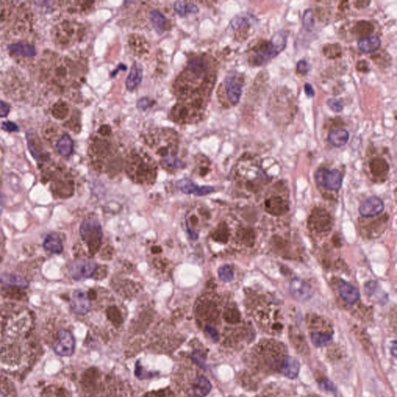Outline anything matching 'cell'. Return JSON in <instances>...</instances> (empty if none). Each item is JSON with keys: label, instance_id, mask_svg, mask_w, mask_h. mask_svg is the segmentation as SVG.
Returning a JSON list of instances; mask_svg holds the SVG:
<instances>
[{"label": "cell", "instance_id": "obj_7", "mask_svg": "<svg viewBox=\"0 0 397 397\" xmlns=\"http://www.w3.org/2000/svg\"><path fill=\"white\" fill-rule=\"evenodd\" d=\"M110 137V136H109ZM109 137L101 136L96 138L91 146L92 159L95 169L103 170L106 162L112 158L114 154L113 144L108 139Z\"/></svg>", "mask_w": 397, "mask_h": 397}, {"label": "cell", "instance_id": "obj_40", "mask_svg": "<svg viewBox=\"0 0 397 397\" xmlns=\"http://www.w3.org/2000/svg\"><path fill=\"white\" fill-rule=\"evenodd\" d=\"M219 277L223 282H229L232 281L234 278V273L231 268L228 264L222 266L218 271Z\"/></svg>", "mask_w": 397, "mask_h": 397}, {"label": "cell", "instance_id": "obj_24", "mask_svg": "<svg viewBox=\"0 0 397 397\" xmlns=\"http://www.w3.org/2000/svg\"><path fill=\"white\" fill-rule=\"evenodd\" d=\"M289 338L294 348L302 354H307L310 351L308 345L305 338L301 332L297 329L291 328L289 330Z\"/></svg>", "mask_w": 397, "mask_h": 397}, {"label": "cell", "instance_id": "obj_23", "mask_svg": "<svg viewBox=\"0 0 397 397\" xmlns=\"http://www.w3.org/2000/svg\"><path fill=\"white\" fill-rule=\"evenodd\" d=\"M370 167L373 176L379 179H384L389 173V164L383 158H373L370 162Z\"/></svg>", "mask_w": 397, "mask_h": 397}, {"label": "cell", "instance_id": "obj_41", "mask_svg": "<svg viewBox=\"0 0 397 397\" xmlns=\"http://www.w3.org/2000/svg\"><path fill=\"white\" fill-rule=\"evenodd\" d=\"M231 25L234 30H242L249 27V22L245 17H238L232 20Z\"/></svg>", "mask_w": 397, "mask_h": 397}, {"label": "cell", "instance_id": "obj_36", "mask_svg": "<svg viewBox=\"0 0 397 397\" xmlns=\"http://www.w3.org/2000/svg\"><path fill=\"white\" fill-rule=\"evenodd\" d=\"M238 239L247 246H252L254 243V233L251 228H242L237 234Z\"/></svg>", "mask_w": 397, "mask_h": 397}, {"label": "cell", "instance_id": "obj_47", "mask_svg": "<svg viewBox=\"0 0 397 397\" xmlns=\"http://www.w3.org/2000/svg\"><path fill=\"white\" fill-rule=\"evenodd\" d=\"M304 91H305L307 96L314 97V95H315V91H314V88H313V86H312L310 83L305 84V86H304Z\"/></svg>", "mask_w": 397, "mask_h": 397}, {"label": "cell", "instance_id": "obj_42", "mask_svg": "<svg viewBox=\"0 0 397 397\" xmlns=\"http://www.w3.org/2000/svg\"><path fill=\"white\" fill-rule=\"evenodd\" d=\"M327 104L329 108L335 113H339L343 110V105L342 103L336 98H330L327 101Z\"/></svg>", "mask_w": 397, "mask_h": 397}, {"label": "cell", "instance_id": "obj_30", "mask_svg": "<svg viewBox=\"0 0 397 397\" xmlns=\"http://www.w3.org/2000/svg\"><path fill=\"white\" fill-rule=\"evenodd\" d=\"M149 19L157 33L161 35L166 30L168 20L161 12L157 10H152L149 13Z\"/></svg>", "mask_w": 397, "mask_h": 397}, {"label": "cell", "instance_id": "obj_2", "mask_svg": "<svg viewBox=\"0 0 397 397\" xmlns=\"http://www.w3.org/2000/svg\"><path fill=\"white\" fill-rule=\"evenodd\" d=\"M287 356V349L283 344L275 340H261L251 349L250 366L256 373H281Z\"/></svg>", "mask_w": 397, "mask_h": 397}, {"label": "cell", "instance_id": "obj_46", "mask_svg": "<svg viewBox=\"0 0 397 397\" xmlns=\"http://www.w3.org/2000/svg\"><path fill=\"white\" fill-rule=\"evenodd\" d=\"M10 113V106L7 103L0 101V117H6Z\"/></svg>", "mask_w": 397, "mask_h": 397}, {"label": "cell", "instance_id": "obj_5", "mask_svg": "<svg viewBox=\"0 0 397 397\" xmlns=\"http://www.w3.org/2000/svg\"><path fill=\"white\" fill-rule=\"evenodd\" d=\"M288 32H276L270 41H264L254 47L251 54V63L254 66H261L276 58L285 49L287 43Z\"/></svg>", "mask_w": 397, "mask_h": 397}, {"label": "cell", "instance_id": "obj_4", "mask_svg": "<svg viewBox=\"0 0 397 397\" xmlns=\"http://www.w3.org/2000/svg\"><path fill=\"white\" fill-rule=\"evenodd\" d=\"M125 169L127 176L138 184H151L157 176V164L143 150H134L126 156Z\"/></svg>", "mask_w": 397, "mask_h": 397}, {"label": "cell", "instance_id": "obj_19", "mask_svg": "<svg viewBox=\"0 0 397 397\" xmlns=\"http://www.w3.org/2000/svg\"><path fill=\"white\" fill-rule=\"evenodd\" d=\"M338 292L342 299L348 304H354L359 300L360 293L358 289L349 282L341 280L338 284Z\"/></svg>", "mask_w": 397, "mask_h": 397}, {"label": "cell", "instance_id": "obj_37", "mask_svg": "<svg viewBox=\"0 0 397 397\" xmlns=\"http://www.w3.org/2000/svg\"><path fill=\"white\" fill-rule=\"evenodd\" d=\"M225 320L229 323H238L241 321V314L236 307H230L226 309L223 314Z\"/></svg>", "mask_w": 397, "mask_h": 397}, {"label": "cell", "instance_id": "obj_44", "mask_svg": "<svg viewBox=\"0 0 397 397\" xmlns=\"http://www.w3.org/2000/svg\"><path fill=\"white\" fill-rule=\"evenodd\" d=\"M1 127H2L3 130L7 132H18L19 130H20L19 126L15 123H13L12 121L3 122Z\"/></svg>", "mask_w": 397, "mask_h": 397}, {"label": "cell", "instance_id": "obj_16", "mask_svg": "<svg viewBox=\"0 0 397 397\" xmlns=\"http://www.w3.org/2000/svg\"><path fill=\"white\" fill-rule=\"evenodd\" d=\"M384 210L382 200L376 196L370 197L360 205V214L364 217H373L379 215Z\"/></svg>", "mask_w": 397, "mask_h": 397}, {"label": "cell", "instance_id": "obj_15", "mask_svg": "<svg viewBox=\"0 0 397 397\" xmlns=\"http://www.w3.org/2000/svg\"><path fill=\"white\" fill-rule=\"evenodd\" d=\"M27 286V281L20 276L13 274H4L0 276V289L5 292L8 290L18 292L20 289H24Z\"/></svg>", "mask_w": 397, "mask_h": 397}, {"label": "cell", "instance_id": "obj_34", "mask_svg": "<svg viewBox=\"0 0 397 397\" xmlns=\"http://www.w3.org/2000/svg\"><path fill=\"white\" fill-rule=\"evenodd\" d=\"M373 30H374V27L370 22L360 21L356 23L355 26L351 30H352L351 32L358 35L360 38H364L371 36Z\"/></svg>", "mask_w": 397, "mask_h": 397}, {"label": "cell", "instance_id": "obj_10", "mask_svg": "<svg viewBox=\"0 0 397 397\" xmlns=\"http://www.w3.org/2000/svg\"><path fill=\"white\" fill-rule=\"evenodd\" d=\"M309 226L317 234H326L330 231L333 225L332 217L323 209H315L309 218Z\"/></svg>", "mask_w": 397, "mask_h": 397}, {"label": "cell", "instance_id": "obj_39", "mask_svg": "<svg viewBox=\"0 0 397 397\" xmlns=\"http://www.w3.org/2000/svg\"><path fill=\"white\" fill-rule=\"evenodd\" d=\"M314 23H315V20H314V12L311 9H307L304 12V17H303L304 27L307 30H310L312 28L314 27Z\"/></svg>", "mask_w": 397, "mask_h": 397}, {"label": "cell", "instance_id": "obj_31", "mask_svg": "<svg viewBox=\"0 0 397 397\" xmlns=\"http://www.w3.org/2000/svg\"><path fill=\"white\" fill-rule=\"evenodd\" d=\"M56 147L61 156L69 157L73 153L74 144H73V139L71 138V137L65 135L58 140Z\"/></svg>", "mask_w": 397, "mask_h": 397}, {"label": "cell", "instance_id": "obj_45", "mask_svg": "<svg viewBox=\"0 0 397 397\" xmlns=\"http://www.w3.org/2000/svg\"><path fill=\"white\" fill-rule=\"evenodd\" d=\"M151 106H152V101L148 98H141L138 102V107L141 110H146Z\"/></svg>", "mask_w": 397, "mask_h": 397}, {"label": "cell", "instance_id": "obj_22", "mask_svg": "<svg viewBox=\"0 0 397 397\" xmlns=\"http://www.w3.org/2000/svg\"><path fill=\"white\" fill-rule=\"evenodd\" d=\"M143 78V69L141 64L135 63L126 81V87L129 91H134L141 83Z\"/></svg>", "mask_w": 397, "mask_h": 397}, {"label": "cell", "instance_id": "obj_27", "mask_svg": "<svg viewBox=\"0 0 397 397\" xmlns=\"http://www.w3.org/2000/svg\"><path fill=\"white\" fill-rule=\"evenodd\" d=\"M300 369H301V366H300L299 361H297L293 357L288 355L285 360L283 366H282L281 373L289 379H294L299 375Z\"/></svg>", "mask_w": 397, "mask_h": 397}, {"label": "cell", "instance_id": "obj_20", "mask_svg": "<svg viewBox=\"0 0 397 397\" xmlns=\"http://www.w3.org/2000/svg\"><path fill=\"white\" fill-rule=\"evenodd\" d=\"M211 389L210 381L205 376H198L191 386V395L192 397H204L210 392Z\"/></svg>", "mask_w": 397, "mask_h": 397}, {"label": "cell", "instance_id": "obj_13", "mask_svg": "<svg viewBox=\"0 0 397 397\" xmlns=\"http://www.w3.org/2000/svg\"><path fill=\"white\" fill-rule=\"evenodd\" d=\"M70 306L75 314L84 315L90 310V298L84 291L75 290L71 296Z\"/></svg>", "mask_w": 397, "mask_h": 397}, {"label": "cell", "instance_id": "obj_33", "mask_svg": "<svg viewBox=\"0 0 397 397\" xmlns=\"http://www.w3.org/2000/svg\"><path fill=\"white\" fill-rule=\"evenodd\" d=\"M310 337L316 347L326 346L332 341V333L327 332H311Z\"/></svg>", "mask_w": 397, "mask_h": 397}, {"label": "cell", "instance_id": "obj_1", "mask_svg": "<svg viewBox=\"0 0 397 397\" xmlns=\"http://www.w3.org/2000/svg\"><path fill=\"white\" fill-rule=\"evenodd\" d=\"M215 80V71L208 57L194 56L173 86L178 104L202 117Z\"/></svg>", "mask_w": 397, "mask_h": 397}, {"label": "cell", "instance_id": "obj_6", "mask_svg": "<svg viewBox=\"0 0 397 397\" xmlns=\"http://www.w3.org/2000/svg\"><path fill=\"white\" fill-rule=\"evenodd\" d=\"M80 235L89 252L95 254L102 244L103 230L101 223L95 219L85 220L80 226Z\"/></svg>", "mask_w": 397, "mask_h": 397}, {"label": "cell", "instance_id": "obj_11", "mask_svg": "<svg viewBox=\"0 0 397 397\" xmlns=\"http://www.w3.org/2000/svg\"><path fill=\"white\" fill-rule=\"evenodd\" d=\"M54 352L61 356H70L74 352L75 339L73 335L67 330L58 332L57 338L53 342Z\"/></svg>", "mask_w": 397, "mask_h": 397}, {"label": "cell", "instance_id": "obj_26", "mask_svg": "<svg viewBox=\"0 0 397 397\" xmlns=\"http://www.w3.org/2000/svg\"><path fill=\"white\" fill-rule=\"evenodd\" d=\"M358 46L362 52L366 54L375 52L381 46V39L378 36H369L361 38L358 41Z\"/></svg>", "mask_w": 397, "mask_h": 397}, {"label": "cell", "instance_id": "obj_17", "mask_svg": "<svg viewBox=\"0 0 397 397\" xmlns=\"http://www.w3.org/2000/svg\"><path fill=\"white\" fill-rule=\"evenodd\" d=\"M177 187L185 194H194L195 195H206L214 192L213 186H200L187 179H181L177 182Z\"/></svg>", "mask_w": 397, "mask_h": 397}, {"label": "cell", "instance_id": "obj_3", "mask_svg": "<svg viewBox=\"0 0 397 397\" xmlns=\"http://www.w3.org/2000/svg\"><path fill=\"white\" fill-rule=\"evenodd\" d=\"M148 146L155 151L160 158L163 167L170 171L182 169L183 161L177 157L179 150V136L173 129L158 128L148 132L145 137Z\"/></svg>", "mask_w": 397, "mask_h": 397}, {"label": "cell", "instance_id": "obj_32", "mask_svg": "<svg viewBox=\"0 0 397 397\" xmlns=\"http://www.w3.org/2000/svg\"><path fill=\"white\" fill-rule=\"evenodd\" d=\"M174 10L181 17H186L189 14H195L198 12L197 6L186 1H177L175 3Z\"/></svg>", "mask_w": 397, "mask_h": 397}, {"label": "cell", "instance_id": "obj_29", "mask_svg": "<svg viewBox=\"0 0 397 397\" xmlns=\"http://www.w3.org/2000/svg\"><path fill=\"white\" fill-rule=\"evenodd\" d=\"M10 52L17 55L23 56V57H34L36 54V49L33 45H29L24 42L13 44L9 46Z\"/></svg>", "mask_w": 397, "mask_h": 397}, {"label": "cell", "instance_id": "obj_9", "mask_svg": "<svg viewBox=\"0 0 397 397\" xmlns=\"http://www.w3.org/2000/svg\"><path fill=\"white\" fill-rule=\"evenodd\" d=\"M97 266L88 259H77L69 266V273L74 280L80 281L92 277L96 273Z\"/></svg>", "mask_w": 397, "mask_h": 397}, {"label": "cell", "instance_id": "obj_21", "mask_svg": "<svg viewBox=\"0 0 397 397\" xmlns=\"http://www.w3.org/2000/svg\"><path fill=\"white\" fill-rule=\"evenodd\" d=\"M128 45L132 52L135 55L141 56L148 51V43L145 37L139 35H130L128 40Z\"/></svg>", "mask_w": 397, "mask_h": 397}, {"label": "cell", "instance_id": "obj_25", "mask_svg": "<svg viewBox=\"0 0 397 397\" xmlns=\"http://www.w3.org/2000/svg\"><path fill=\"white\" fill-rule=\"evenodd\" d=\"M43 247L52 254H60L63 251L62 240L58 234H49L44 241Z\"/></svg>", "mask_w": 397, "mask_h": 397}, {"label": "cell", "instance_id": "obj_28", "mask_svg": "<svg viewBox=\"0 0 397 397\" xmlns=\"http://www.w3.org/2000/svg\"><path fill=\"white\" fill-rule=\"evenodd\" d=\"M349 140V133L345 129L332 130L328 135V141L337 148L345 146Z\"/></svg>", "mask_w": 397, "mask_h": 397}, {"label": "cell", "instance_id": "obj_38", "mask_svg": "<svg viewBox=\"0 0 397 397\" xmlns=\"http://www.w3.org/2000/svg\"><path fill=\"white\" fill-rule=\"evenodd\" d=\"M323 53L329 58H336L342 55V48L338 44L327 45L323 48Z\"/></svg>", "mask_w": 397, "mask_h": 397}, {"label": "cell", "instance_id": "obj_12", "mask_svg": "<svg viewBox=\"0 0 397 397\" xmlns=\"http://www.w3.org/2000/svg\"><path fill=\"white\" fill-rule=\"evenodd\" d=\"M226 98L232 105H237L242 94V80L238 75L230 74L226 76L224 82Z\"/></svg>", "mask_w": 397, "mask_h": 397}, {"label": "cell", "instance_id": "obj_14", "mask_svg": "<svg viewBox=\"0 0 397 397\" xmlns=\"http://www.w3.org/2000/svg\"><path fill=\"white\" fill-rule=\"evenodd\" d=\"M289 291L294 299L301 302L310 300L313 294L311 286L308 282L298 278H295L291 281Z\"/></svg>", "mask_w": 397, "mask_h": 397}, {"label": "cell", "instance_id": "obj_35", "mask_svg": "<svg viewBox=\"0 0 397 397\" xmlns=\"http://www.w3.org/2000/svg\"><path fill=\"white\" fill-rule=\"evenodd\" d=\"M213 238L220 243H226L229 238V229L226 223H222L214 230Z\"/></svg>", "mask_w": 397, "mask_h": 397}, {"label": "cell", "instance_id": "obj_49", "mask_svg": "<svg viewBox=\"0 0 397 397\" xmlns=\"http://www.w3.org/2000/svg\"><path fill=\"white\" fill-rule=\"evenodd\" d=\"M364 65H362V61H358V64H357V69L360 72H363V73H366L369 71V66H368L367 63L364 61Z\"/></svg>", "mask_w": 397, "mask_h": 397}, {"label": "cell", "instance_id": "obj_43", "mask_svg": "<svg viewBox=\"0 0 397 397\" xmlns=\"http://www.w3.org/2000/svg\"><path fill=\"white\" fill-rule=\"evenodd\" d=\"M297 72L300 74H307L310 69V65L305 60H301L296 64Z\"/></svg>", "mask_w": 397, "mask_h": 397}, {"label": "cell", "instance_id": "obj_48", "mask_svg": "<svg viewBox=\"0 0 397 397\" xmlns=\"http://www.w3.org/2000/svg\"><path fill=\"white\" fill-rule=\"evenodd\" d=\"M4 245H5V239H4L2 230L0 229V259L2 258L3 254H4Z\"/></svg>", "mask_w": 397, "mask_h": 397}, {"label": "cell", "instance_id": "obj_18", "mask_svg": "<svg viewBox=\"0 0 397 397\" xmlns=\"http://www.w3.org/2000/svg\"><path fill=\"white\" fill-rule=\"evenodd\" d=\"M264 207L269 214L275 216L283 215L289 210L287 202L278 195H273L266 198Z\"/></svg>", "mask_w": 397, "mask_h": 397}, {"label": "cell", "instance_id": "obj_8", "mask_svg": "<svg viewBox=\"0 0 397 397\" xmlns=\"http://www.w3.org/2000/svg\"><path fill=\"white\" fill-rule=\"evenodd\" d=\"M315 179L319 186L328 190H338L342 187L343 175L338 169L320 168L316 172Z\"/></svg>", "mask_w": 397, "mask_h": 397}]
</instances>
